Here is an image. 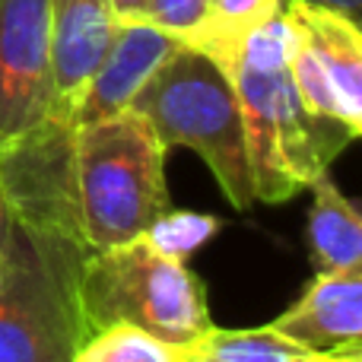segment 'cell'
<instances>
[{"instance_id":"cell-7","label":"cell","mask_w":362,"mask_h":362,"mask_svg":"<svg viewBox=\"0 0 362 362\" xmlns=\"http://www.w3.org/2000/svg\"><path fill=\"white\" fill-rule=\"evenodd\" d=\"M178 48L181 38L159 29L150 19H124V23H118V32H115L105 57L99 61L93 80L86 83L74 115H70V127L127 112L134 95L144 89V83Z\"/></svg>"},{"instance_id":"cell-18","label":"cell","mask_w":362,"mask_h":362,"mask_svg":"<svg viewBox=\"0 0 362 362\" xmlns=\"http://www.w3.org/2000/svg\"><path fill=\"white\" fill-rule=\"evenodd\" d=\"M112 13L124 23V19H144L146 16V0H108Z\"/></svg>"},{"instance_id":"cell-8","label":"cell","mask_w":362,"mask_h":362,"mask_svg":"<svg viewBox=\"0 0 362 362\" xmlns=\"http://www.w3.org/2000/svg\"><path fill=\"white\" fill-rule=\"evenodd\" d=\"M118 23L108 0H51V118L70 124V115L105 57Z\"/></svg>"},{"instance_id":"cell-11","label":"cell","mask_w":362,"mask_h":362,"mask_svg":"<svg viewBox=\"0 0 362 362\" xmlns=\"http://www.w3.org/2000/svg\"><path fill=\"white\" fill-rule=\"evenodd\" d=\"M315 204L308 213V255L318 274L362 267V216L350 197L327 175L308 185Z\"/></svg>"},{"instance_id":"cell-2","label":"cell","mask_w":362,"mask_h":362,"mask_svg":"<svg viewBox=\"0 0 362 362\" xmlns=\"http://www.w3.org/2000/svg\"><path fill=\"white\" fill-rule=\"evenodd\" d=\"M80 219L10 213L0 286V362H74L86 340Z\"/></svg>"},{"instance_id":"cell-10","label":"cell","mask_w":362,"mask_h":362,"mask_svg":"<svg viewBox=\"0 0 362 362\" xmlns=\"http://www.w3.org/2000/svg\"><path fill=\"white\" fill-rule=\"evenodd\" d=\"M293 25L299 29V38L312 57L321 64L325 76L331 80L334 93L344 108L346 127L353 134H362V32L356 19H346L340 13L318 10V6L289 4L283 6Z\"/></svg>"},{"instance_id":"cell-1","label":"cell","mask_w":362,"mask_h":362,"mask_svg":"<svg viewBox=\"0 0 362 362\" xmlns=\"http://www.w3.org/2000/svg\"><path fill=\"white\" fill-rule=\"evenodd\" d=\"M296 45L299 32L280 6L248 35L229 74L242 105L255 200L264 204L296 197L356 140L346 124L302 105L289 76Z\"/></svg>"},{"instance_id":"cell-4","label":"cell","mask_w":362,"mask_h":362,"mask_svg":"<svg viewBox=\"0 0 362 362\" xmlns=\"http://www.w3.org/2000/svg\"><path fill=\"white\" fill-rule=\"evenodd\" d=\"M131 108L150 121L163 146H187L210 165L235 210L255 204L242 105L232 76L206 54L181 45L144 83Z\"/></svg>"},{"instance_id":"cell-3","label":"cell","mask_w":362,"mask_h":362,"mask_svg":"<svg viewBox=\"0 0 362 362\" xmlns=\"http://www.w3.org/2000/svg\"><path fill=\"white\" fill-rule=\"evenodd\" d=\"M165 153L134 108L76 127L74 187L89 251L140 238L169 210Z\"/></svg>"},{"instance_id":"cell-20","label":"cell","mask_w":362,"mask_h":362,"mask_svg":"<svg viewBox=\"0 0 362 362\" xmlns=\"http://www.w3.org/2000/svg\"><path fill=\"white\" fill-rule=\"evenodd\" d=\"M0 286H4V261H0Z\"/></svg>"},{"instance_id":"cell-9","label":"cell","mask_w":362,"mask_h":362,"mask_svg":"<svg viewBox=\"0 0 362 362\" xmlns=\"http://www.w3.org/2000/svg\"><path fill=\"white\" fill-rule=\"evenodd\" d=\"M267 327L315 353L362 356V267L318 274L302 299Z\"/></svg>"},{"instance_id":"cell-6","label":"cell","mask_w":362,"mask_h":362,"mask_svg":"<svg viewBox=\"0 0 362 362\" xmlns=\"http://www.w3.org/2000/svg\"><path fill=\"white\" fill-rule=\"evenodd\" d=\"M51 0H0V140L51 118Z\"/></svg>"},{"instance_id":"cell-19","label":"cell","mask_w":362,"mask_h":362,"mask_svg":"<svg viewBox=\"0 0 362 362\" xmlns=\"http://www.w3.org/2000/svg\"><path fill=\"white\" fill-rule=\"evenodd\" d=\"M6 232H10V206H6V194H4V181H0V251H4Z\"/></svg>"},{"instance_id":"cell-15","label":"cell","mask_w":362,"mask_h":362,"mask_svg":"<svg viewBox=\"0 0 362 362\" xmlns=\"http://www.w3.org/2000/svg\"><path fill=\"white\" fill-rule=\"evenodd\" d=\"M219 219L210 213H187V210H165L156 223L140 238L153 245L159 255H169L175 261H187L204 242H210L219 232Z\"/></svg>"},{"instance_id":"cell-13","label":"cell","mask_w":362,"mask_h":362,"mask_svg":"<svg viewBox=\"0 0 362 362\" xmlns=\"http://www.w3.org/2000/svg\"><path fill=\"white\" fill-rule=\"evenodd\" d=\"M185 362H362V356H331L315 353L270 327L255 331H223L206 327L197 340L181 346Z\"/></svg>"},{"instance_id":"cell-12","label":"cell","mask_w":362,"mask_h":362,"mask_svg":"<svg viewBox=\"0 0 362 362\" xmlns=\"http://www.w3.org/2000/svg\"><path fill=\"white\" fill-rule=\"evenodd\" d=\"M276 10L280 0H206L197 23L181 35V45L206 54L226 74H232L248 35L261 29Z\"/></svg>"},{"instance_id":"cell-5","label":"cell","mask_w":362,"mask_h":362,"mask_svg":"<svg viewBox=\"0 0 362 362\" xmlns=\"http://www.w3.org/2000/svg\"><path fill=\"white\" fill-rule=\"evenodd\" d=\"M80 312L86 337L131 325L172 346H187L210 327L204 283L187 261L159 255L146 238H131L83 255Z\"/></svg>"},{"instance_id":"cell-14","label":"cell","mask_w":362,"mask_h":362,"mask_svg":"<svg viewBox=\"0 0 362 362\" xmlns=\"http://www.w3.org/2000/svg\"><path fill=\"white\" fill-rule=\"evenodd\" d=\"M74 362H185L181 346H172L131 325H112L89 334Z\"/></svg>"},{"instance_id":"cell-16","label":"cell","mask_w":362,"mask_h":362,"mask_svg":"<svg viewBox=\"0 0 362 362\" xmlns=\"http://www.w3.org/2000/svg\"><path fill=\"white\" fill-rule=\"evenodd\" d=\"M204 4L206 0H146L144 19H150V23H156L159 29H165L175 38H181L194 23H197Z\"/></svg>"},{"instance_id":"cell-17","label":"cell","mask_w":362,"mask_h":362,"mask_svg":"<svg viewBox=\"0 0 362 362\" xmlns=\"http://www.w3.org/2000/svg\"><path fill=\"white\" fill-rule=\"evenodd\" d=\"M289 4L331 10V13H340V16H346V19H356V23H359V13H362V0H280V6H289Z\"/></svg>"}]
</instances>
